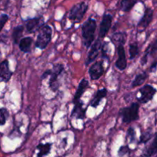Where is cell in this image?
Wrapping results in <instances>:
<instances>
[{
  "mask_svg": "<svg viewBox=\"0 0 157 157\" xmlns=\"http://www.w3.org/2000/svg\"><path fill=\"white\" fill-rule=\"evenodd\" d=\"M96 29V22L94 19L90 18L82 26V36L84 46L90 47L95 39V33Z\"/></svg>",
  "mask_w": 157,
  "mask_h": 157,
  "instance_id": "6da1fadb",
  "label": "cell"
},
{
  "mask_svg": "<svg viewBox=\"0 0 157 157\" xmlns=\"http://www.w3.org/2000/svg\"><path fill=\"white\" fill-rule=\"evenodd\" d=\"M139 110H140V104L137 102H133L129 106L121 109L119 112V114L122 118L123 123H130L139 120L140 118Z\"/></svg>",
  "mask_w": 157,
  "mask_h": 157,
  "instance_id": "7a4b0ae2",
  "label": "cell"
},
{
  "mask_svg": "<svg viewBox=\"0 0 157 157\" xmlns=\"http://www.w3.org/2000/svg\"><path fill=\"white\" fill-rule=\"evenodd\" d=\"M52 35V29L49 25H45L39 30V34L36 40V48L40 49H45L51 41Z\"/></svg>",
  "mask_w": 157,
  "mask_h": 157,
  "instance_id": "3957f363",
  "label": "cell"
},
{
  "mask_svg": "<svg viewBox=\"0 0 157 157\" xmlns=\"http://www.w3.org/2000/svg\"><path fill=\"white\" fill-rule=\"evenodd\" d=\"M88 10V5L85 2H79L74 5L70 10L69 14V20L72 21V23H78L84 17Z\"/></svg>",
  "mask_w": 157,
  "mask_h": 157,
  "instance_id": "277c9868",
  "label": "cell"
},
{
  "mask_svg": "<svg viewBox=\"0 0 157 157\" xmlns=\"http://www.w3.org/2000/svg\"><path fill=\"white\" fill-rule=\"evenodd\" d=\"M50 78L49 81V86L52 92H56L59 87V83L58 81V77L61 75L62 72L64 70V66L61 63L55 64L51 69Z\"/></svg>",
  "mask_w": 157,
  "mask_h": 157,
  "instance_id": "5b68a950",
  "label": "cell"
},
{
  "mask_svg": "<svg viewBox=\"0 0 157 157\" xmlns=\"http://www.w3.org/2000/svg\"><path fill=\"white\" fill-rule=\"evenodd\" d=\"M140 93V97L138 98L140 103L146 104L152 100L153 96L156 93V90L151 85H145L139 90Z\"/></svg>",
  "mask_w": 157,
  "mask_h": 157,
  "instance_id": "8992f818",
  "label": "cell"
},
{
  "mask_svg": "<svg viewBox=\"0 0 157 157\" xmlns=\"http://www.w3.org/2000/svg\"><path fill=\"white\" fill-rule=\"evenodd\" d=\"M43 25H44V19L43 16L29 19L25 22L27 32L30 33H35L37 30H39Z\"/></svg>",
  "mask_w": 157,
  "mask_h": 157,
  "instance_id": "52a82bcc",
  "label": "cell"
},
{
  "mask_svg": "<svg viewBox=\"0 0 157 157\" xmlns=\"http://www.w3.org/2000/svg\"><path fill=\"white\" fill-rule=\"evenodd\" d=\"M118 59L115 63V66L120 71H123L126 69L127 66V60L126 57V52L123 45H119L117 46Z\"/></svg>",
  "mask_w": 157,
  "mask_h": 157,
  "instance_id": "ba28073f",
  "label": "cell"
},
{
  "mask_svg": "<svg viewBox=\"0 0 157 157\" xmlns=\"http://www.w3.org/2000/svg\"><path fill=\"white\" fill-rule=\"evenodd\" d=\"M104 68L102 61H98L93 63L89 69V74L92 80H97L103 75Z\"/></svg>",
  "mask_w": 157,
  "mask_h": 157,
  "instance_id": "9c48e42d",
  "label": "cell"
},
{
  "mask_svg": "<svg viewBox=\"0 0 157 157\" xmlns=\"http://www.w3.org/2000/svg\"><path fill=\"white\" fill-rule=\"evenodd\" d=\"M153 17V10L150 8H146L144 12L143 17L138 23V29L140 32H143L147 28L151 23Z\"/></svg>",
  "mask_w": 157,
  "mask_h": 157,
  "instance_id": "30bf717a",
  "label": "cell"
},
{
  "mask_svg": "<svg viewBox=\"0 0 157 157\" xmlns=\"http://www.w3.org/2000/svg\"><path fill=\"white\" fill-rule=\"evenodd\" d=\"M102 43H101L99 39H98L97 41H96L93 44H92L91 49L89 52L86 60V65L90 64V63L96 60V59L99 56V52L101 51V49H102Z\"/></svg>",
  "mask_w": 157,
  "mask_h": 157,
  "instance_id": "8fae6325",
  "label": "cell"
},
{
  "mask_svg": "<svg viewBox=\"0 0 157 157\" xmlns=\"http://www.w3.org/2000/svg\"><path fill=\"white\" fill-rule=\"evenodd\" d=\"M13 75V72L10 69V63L7 59L0 63V82H7Z\"/></svg>",
  "mask_w": 157,
  "mask_h": 157,
  "instance_id": "7c38bea8",
  "label": "cell"
},
{
  "mask_svg": "<svg viewBox=\"0 0 157 157\" xmlns=\"http://www.w3.org/2000/svg\"><path fill=\"white\" fill-rule=\"evenodd\" d=\"M112 21H113V17L111 15L105 14L102 17V21H101L100 26H99V37L104 38L106 34L108 33L110 27L112 25Z\"/></svg>",
  "mask_w": 157,
  "mask_h": 157,
  "instance_id": "4fadbf2b",
  "label": "cell"
},
{
  "mask_svg": "<svg viewBox=\"0 0 157 157\" xmlns=\"http://www.w3.org/2000/svg\"><path fill=\"white\" fill-rule=\"evenodd\" d=\"M83 105V102L81 99L74 102V107L72 109L71 116L76 118L77 120H83L84 118H86V109L84 108Z\"/></svg>",
  "mask_w": 157,
  "mask_h": 157,
  "instance_id": "5bb4252c",
  "label": "cell"
},
{
  "mask_svg": "<svg viewBox=\"0 0 157 157\" xmlns=\"http://www.w3.org/2000/svg\"><path fill=\"white\" fill-rule=\"evenodd\" d=\"M157 153V132L155 134L153 140L150 144L143 151V156L152 157Z\"/></svg>",
  "mask_w": 157,
  "mask_h": 157,
  "instance_id": "9a60e30c",
  "label": "cell"
},
{
  "mask_svg": "<svg viewBox=\"0 0 157 157\" xmlns=\"http://www.w3.org/2000/svg\"><path fill=\"white\" fill-rule=\"evenodd\" d=\"M88 87H89L88 80H86V78H82V80L80 81V82H79V84H78V89H77L75 96H74L73 103L74 102H77V101L80 100L81 96L83 95V93H85V91L86 90V89L88 88Z\"/></svg>",
  "mask_w": 157,
  "mask_h": 157,
  "instance_id": "2e32d148",
  "label": "cell"
},
{
  "mask_svg": "<svg viewBox=\"0 0 157 157\" xmlns=\"http://www.w3.org/2000/svg\"><path fill=\"white\" fill-rule=\"evenodd\" d=\"M107 95V90L105 88H102L101 90H98L97 93H96V95L94 96L93 99L90 101V105L93 108H96V107L99 105V102H101L102 99H103Z\"/></svg>",
  "mask_w": 157,
  "mask_h": 157,
  "instance_id": "e0dca14e",
  "label": "cell"
},
{
  "mask_svg": "<svg viewBox=\"0 0 157 157\" xmlns=\"http://www.w3.org/2000/svg\"><path fill=\"white\" fill-rule=\"evenodd\" d=\"M33 43V39L31 37H24L19 43V49L24 53H29L31 51V46Z\"/></svg>",
  "mask_w": 157,
  "mask_h": 157,
  "instance_id": "ac0fdd59",
  "label": "cell"
},
{
  "mask_svg": "<svg viewBox=\"0 0 157 157\" xmlns=\"http://www.w3.org/2000/svg\"><path fill=\"white\" fill-rule=\"evenodd\" d=\"M155 52H157V38L155 41H154L152 43H151V44L148 46L147 49H146L144 56H143V57L142 58V60H141L142 64L143 65L146 64V63H147L148 56H149V55H152V54L155 53Z\"/></svg>",
  "mask_w": 157,
  "mask_h": 157,
  "instance_id": "d6986e66",
  "label": "cell"
},
{
  "mask_svg": "<svg viewBox=\"0 0 157 157\" xmlns=\"http://www.w3.org/2000/svg\"><path fill=\"white\" fill-rule=\"evenodd\" d=\"M126 34L125 33H117L111 36V41L114 45H124L126 41Z\"/></svg>",
  "mask_w": 157,
  "mask_h": 157,
  "instance_id": "ffe728a7",
  "label": "cell"
},
{
  "mask_svg": "<svg viewBox=\"0 0 157 157\" xmlns=\"http://www.w3.org/2000/svg\"><path fill=\"white\" fill-rule=\"evenodd\" d=\"M24 31V26L23 25H18L14 28L13 31V34H12V37H13V41L16 44H19L21 39H22V33Z\"/></svg>",
  "mask_w": 157,
  "mask_h": 157,
  "instance_id": "44dd1931",
  "label": "cell"
},
{
  "mask_svg": "<svg viewBox=\"0 0 157 157\" xmlns=\"http://www.w3.org/2000/svg\"><path fill=\"white\" fill-rule=\"evenodd\" d=\"M52 144L51 143H45V144H39L37 146V149H39V152L36 157H44L49 153Z\"/></svg>",
  "mask_w": 157,
  "mask_h": 157,
  "instance_id": "7402d4cb",
  "label": "cell"
},
{
  "mask_svg": "<svg viewBox=\"0 0 157 157\" xmlns=\"http://www.w3.org/2000/svg\"><path fill=\"white\" fill-rule=\"evenodd\" d=\"M148 78V73L146 72H143L142 73L138 74L135 77V78L133 79L132 82V87H136L139 86H141L142 84L144 83V82L146 81V78Z\"/></svg>",
  "mask_w": 157,
  "mask_h": 157,
  "instance_id": "603a6c76",
  "label": "cell"
},
{
  "mask_svg": "<svg viewBox=\"0 0 157 157\" xmlns=\"http://www.w3.org/2000/svg\"><path fill=\"white\" fill-rule=\"evenodd\" d=\"M137 0H122L120 3V8L122 11L127 13L133 8Z\"/></svg>",
  "mask_w": 157,
  "mask_h": 157,
  "instance_id": "cb8c5ba5",
  "label": "cell"
},
{
  "mask_svg": "<svg viewBox=\"0 0 157 157\" xmlns=\"http://www.w3.org/2000/svg\"><path fill=\"white\" fill-rule=\"evenodd\" d=\"M140 52V48L136 43H132L129 46V59H133L137 56L139 55Z\"/></svg>",
  "mask_w": 157,
  "mask_h": 157,
  "instance_id": "d4e9b609",
  "label": "cell"
},
{
  "mask_svg": "<svg viewBox=\"0 0 157 157\" xmlns=\"http://www.w3.org/2000/svg\"><path fill=\"white\" fill-rule=\"evenodd\" d=\"M8 117V110L5 108H0V126H3L6 124Z\"/></svg>",
  "mask_w": 157,
  "mask_h": 157,
  "instance_id": "484cf974",
  "label": "cell"
},
{
  "mask_svg": "<svg viewBox=\"0 0 157 157\" xmlns=\"http://www.w3.org/2000/svg\"><path fill=\"white\" fill-rule=\"evenodd\" d=\"M152 136V132H151L150 129L146 131V132H143V133L141 135V136H140V143H146L149 140H151Z\"/></svg>",
  "mask_w": 157,
  "mask_h": 157,
  "instance_id": "4316f807",
  "label": "cell"
},
{
  "mask_svg": "<svg viewBox=\"0 0 157 157\" xmlns=\"http://www.w3.org/2000/svg\"><path fill=\"white\" fill-rule=\"evenodd\" d=\"M128 140L130 143H133L136 140V132L135 129L132 127H129L127 130V136H126Z\"/></svg>",
  "mask_w": 157,
  "mask_h": 157,
  "instance_id": "83f0119b",
  "label": "cell"
},
{
  "mask_svg": "<svg viewBox=\"0 0 157 157\" xmlns=\"http://www.w3.org/2000/svg\"><path fill=\"white\" fill-rule=\"evenodd\" d=\"M9 20V16L6 14H0V32L2 31L6 23Z\"/></svg>",
  "mask_w": 157,
  "mask_h": 157,
  "instance_id": "f1b7e54d",
  "label": "cell"
},
{
  "mask_svg": "<svg viewBox=\"0 0 157 157\" xmlns=\"http://www.w3.org/2000/svg\"><path fill=\"white\" fill-rule=\"evenodd\" d=\"M129 151V148L128 147V146H123L120 148V149L118 151V155H119V156L122 157L126 155V154H127Z\"/></svg>",
  "mask_w": 157,
  "mask_h": 157,
  "instance_id": "f546056e",
  "label": "cell"
},
{
  "mask_svg": "<svg viewBox=\"0 0 157 157\" xmlns=\"http://www.w3.org/2000/svg\"><path fill=\"white\" fill-rule=\"evenodd\" d=\"M156 69H157V59L155 60L152 65H151L149 70H150L151 72H155V71H156Z\"/></svg>",
  "mask_w": 157,
  "mask_h": 157,
  "instance_id": "4dcf8cb0",
  "label": "cell"
},
{
  "mask_svg": "<svg viewBox=\"0 0 157 157\" xmlns=\"http://www.w3.org/2000/svg\"><path fill=\"white\" fill-rule=\"evenodd\" d=\"M51 72H52V70H51V69H48V70L45 71L44 73L43 74V75H42V77H41L42 79H45V78H46V77L50 76Z\"/></svg>",
  "mask_w": 157,
  "mask_h": 157,
  "instance_id": "1f68e13d",
  "label": "cell"
},
{
  "mask_svg": "<svg viewBox=\"0 0 157 157\" xmlns=\"http://www.w3.org/2000/svg\"><path fill=\"white\" fill-rule=\"evenodd\" d=\"M155 122L157 123V113H156V115H155Z\"/></svg>",
  "mask_w": 157,
  "mask_h": 157,
  "instance_id": "d6a6232c",
  "label": "cell"
},
{
  "mask_svg": "<svg viewBox=\"0 0 157 157\" xmlns=\"http://www.w3.org/2000/svg\"><path fill=\"white\" fill-rule=\"evenodd\" d=\"M0 56H1V52H0Z\"/></svg>",
  "mask_w": 157,
  "mask_h": 157,
  "instance_id": "836d02e7",
  "label": "cell"
}]
</instances>
